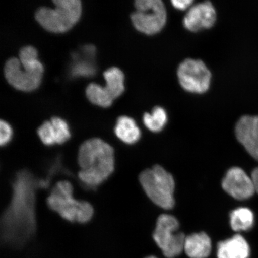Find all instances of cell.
I'll return each instance as SVG.
<instances>
[{
	"mask_svg": "<svg viewBox=\"0 0 258 258\" xmlns=\"http://www.w3.org/2000/svg\"><path fill=\"white\" fill-rule=\"evenodd\" d=\"M32 182L30 173H18L14 185V198L5 214V240L16 246L25 243L34 230V195Z\"/></svg>",
	"mask_w": 258,
	"mask_h": 258,
	"instance_id": "obj_1",
	"label": "cell"
},
{
	"mask_svg": "<svg viewBox=\"0 0 258 258\" xmlns=\"http://www.w3.org/2000/svg\"><path fill=\"white\" fill-rule=\"evenodd\" d=\"M79 177L87 186L95 187L107 179L114 170V151L98 138L90 139L80 148Z\"/></svg>",
	"mask_w": 258,
	"mask_h": 258,
	"instance_id": "obj_2",
	"label": "cell"
},
{
	"mask_svg": "<svg viewBox=\"0 0 258 258\" xmlns=\"http://www.w3.org/2000/svg\"><path fill=\"white\" fill-rule=\"evenodd\" d=\"M19 59L12 57L6 62L5 75L10 85L16 89L31 92L41 83L44 72L43 64L37 59L36 49L32 46L22 48Z\"/></svg>",
	"mask_w": 258,
	"mask_h": 258,
	"instance_id": "obj_3",
	"label": "cell"
},
{
	"mask_svg": "<svg viewBox=\"0 0 258 258\" xmlns=\"http://www.w3.org/2000/svg\"><path fill=\"white\" fill-rule=\"evenodd\" d=\"M73 185L70 182H57L48 197V207L66 220L86 223L93 217L92 206L86 201H77L73 198Z\"/></svg>",
	"mask_w": 258,
	"mask_h": 258,
	"instance_id": "obj_4",
	"label": "cell"
},
{
	"mask_svg": "<svg viewBox=\"0 0 258 258\" xmlns=\"http://www.w3.org/2000/svg\"><path fill=\"white\" fill-rule=\"evenodd\" d=\"M55 8L42 7L35 13V18L41 27L50 32L60 33L70 30L82 14L80 0H53Z\"/></svg>",
	"mask_w": 258,
	"mask_h": 258,
	"instance_id": "obj_5",
	"label": "cell"
},
{
	"mask_svg": "<svg viewBox=\"0 0 258 258\" xmlns=\"http://www.w3.org/2000/svg\"><path fill=\"white\" fill-rule=\"evenodd\" d=\"M140 180L148 198L164 209L173 208L175 180L169 172L159 165L141 173Z\"/></svg>",
	"mask_w": 258,
	"mask_h": 258,
	"instance_id": "obj_6",
	"label": "cell"
},
{
	"mask_svg": "<svg viewBox=\"0 0 258 258\" xmlns=\"http://www.w3.org/2000/svg\"><path fill=\"white\" fill-rule=\"evenodd\" d=\"M137 11L131 15L132 23L137 30L147 35L160 32L165 25L167 12L161 0H137Z\"/></svg>",
	"mask_w": 258,
	"mask_h": 258,
	"instance_id": "obj_7",
	"label": "cell"
},
{
	"mask_svg": "<svg viewBox=\"0 0 258 258\" xmlns=\"http://www.w3.org/2000/svg\"><path fill=\"white\" fill-rule=\"evenodd\" d=\"M179 227L178 221L173 216L163 214L157 219L154 240L167 258H175L184 250L186 236L177 233Z\"/></svg>",
	"mask_w": 258,
	"mask_h": 258,
	"instance_id": "obj_8",
	"label": "cell"
},
{
	"mask_svg": "<svg viewBox=\"0 0 258 258\" xmlns=\"http://www.w3.org/2000/svg\"><path fill=\"white\" fill-rule=\"evenodd\" d=\"M177 74L180 86L189 92L205 93L211 85V73L201 60L187 59L183 61Z\"/></svg>",
	"mask_w": 258,
	"mask_h": 258,
	"instance_id": "obj_9",
	"label": "cell"
},
{
	"mask_svg": "<svg viewBox=\"0 0 258 258\" xmlns=\"http://www.w3.org/2000/svg\"><path fill=\"white\" fill-rule=\"evenodd\" d=\"M222 186L228 195L240 201L249 199L256 192L251 177L237 167L228 171L222 180Z\"/></svg>",
	"mask_w": 258,
	"mask_h": 258,
	"instance_id": "obj_10",
	"label": "cell"
},
{
	"mask_svg": "<svg viewBox=\"0 0 258 258\" xmlns=\"http://www.w3.org/2000/svg\"><path fill=\"white\" fill-rule=\"evenodd\" d=\"M217 19L214 6L210 2L192 5L183 18V24L187 30L198 32L211 28Z\"/></svg>",
	"mask_w": 258,
	"mask_h": 258,
	"instance_id": "obj_11",
	"label": "cell"
},
{
	"mask_svg": "<svg viewBox=\"0 0 258 258\" xmlns=\"http://www.w3.org/2000/svg\"><path fill=\"white\" fill-rule=\"evenodd\" d=\"M235 132L247 152L258 161V116H243L237 122Z\"/></svg>",
	"mask_w": 258,
	"mask_h": 258,
	"instance_id": "obj_12",
	"label": "cell"
},
{
	"mask_svg": "<svg viewBox=\"0 0 258 258\" xmlns=\"http://www.w3.org/2000/svg\"><path fill=\"white\" fill-rule=\"evenodd\" d=\"M250 253L249 244L239 234L218 244V258H249Z\"/></svg>",
	"mask_w": 258,
	"mask_h": 258,
	"instance_id": "obj_13",
	"label": "cell"
},
{
	"mask_svg": "<svg viewBox=\"0 0 258 258\" xmlns=\"http://www.w3.org/2000/svg\"><path fill=\"white\" fill-rule=\"evenodd\" d=\"M212 250L211 238L205 233H195L186 237L184 250L189 258H206Z\"/></svg>",
	"mask_w": 258,
	"mask_h": 258,
	"instance_id": "obj_14",
	"label": "cell"
},
{
	"mask_svg": "<svg viewBox=\"0 0 258 258\" xmlns=\"http://www.w3.org/2000/svg\"><path fill=\"white\" fill-rule=\"evenodd\" d=\"M116 136L123 143L133 144L140 140L141 131L134 119L121 116L118 118L115 127Z\"/></svg>",
	"mask_w": 258,
	"mask_h": 258,
	"instance_id": "obj_15",
	"label": "cell"
},
{
	"mask_svg": "<svg viewBox=\"0 0 258 258\" xmlns=\"http://www.w3.org/2000/svg\"><path fill=\"white\" fill-rule=\"evenodd\" d=\"M106 80L104 88L113 100L117 98L124 91V76L117 67H112L104 73Z\"/></svg>",
	"mask_w": 258,
	"mask_h": 258,
	"instance_id": "obj_16",
	"label": "cell"
},
{
	"mask_svg": "<svg viewBox=\"0 0 258 258\" xmlns=\"http://www.w3.org/2000/svg\"><path fill=\"white\" fill-rule=\"evenodd\" d=\"M230 224L235 231L250 230L254 224V215L249 209L241 208L231 213Z\"/></svg>",
	"mask_w": 258,
	"mask_h": 258,
	"instance_id": "obj_17",
	"label": "cell"
},
{
	"mask_svg": "<svg viewBox=\"0 0 258 258\" xmlns=\"http://www.w3.org/2000/svg\"><path fill=\"white\" fill-rule=\"evenodd\" d=\"M143 121L145 126L150 131L153 132H160L167 123V113L163 108L156 106L151 113H145Z\"/></svg>",
	"mask_w": 258,
	"mask_h": 258,
	"instance_id": "obj_18",
	"label": "cell"
},
{
	"mask_svg": "<svg viewBox=\"0 0 258 258\" xmlns=\"http://www.w3.org/2000/svg\"><path fill=\"white\" fill-rule=\"evenodd\" d=\"M86 96L89 101L95 105L108 107L113 99L104 88L95 83H91L86 89Z\"/></svg>",
	"mask_w": 258,
	"mask_h": 258,
	"instance_id": "obj_19",
	"label": "cell"
},
{
	"mask_svg": "<svg viewBox=\"0 0 258 258\" xmlns=\"http://www.w3.org/2000/svg\"><path fill=\"white\" fill-rule=\"evenodd\" d=\"M54 135H55L56 144H62L71 137L69 125L66 121L59 117H53L51 120Z\"/></svg>",
	"mask_w": 258,
	"mask_h": 258,
	"instance_id": "obj_20",
	"label": "cell"
},
{
	"mask_svg": "<svg viewBox=\"0 0 258 258\" xmlns=\"http://www.w3.org/2000/svg\"><path fill=\"white\" fill-rule=\"evenodd\" d=\"M38 135L42 143L47 146L56 144L55 135L51 121H45L38 129Z\"/></svg>",
	"mask_w": 258,
	"mask_h": 258,
	"instance_id": "obj_21",
	"label": "cell"
},
{
	"mask_svg": "<svg viewBox=\"0 0 258 258\" xmlns=\"http://www.w3.org/2000/svg\"><path fill=\"white\" fill-rule=\"evenodd\" d=\"M95 69L92 64L88 62L77 61L73 67L72 73L74 76H90L95 73Z\"/></svg>",
	"mask_w": 258,
	"mask_h": 258,
	"instance_id": "obj_22",
	"label": "cell"
},
{
	"mask_svg": "<svg viewBox=\"0 0 258 258\" xmlns=\"http://www.w3.org/2000/svg\"><path fill=\"white\" fill-rule=\"evenodd\" d=\"M12 137V130L7 122L3 120L0 121V144L5 146L11 141Z\"/></svg>",
	"mask_w": 258,
	"mask_h": 258,
	"instance_id": "obj_23",
	"label": "cell"
},
{
	"mask_svg": "<svg viewBox=\"0 0 258 258\" xmlns=\"http://www.w3.org/2000/svg\"><path fill=\"white\" fill-rule=\"evenodd\" d=\"M193 2L192 0H173L171 2L174 7L180 11L189 9L192 6Z\"/></svg>",
	"mask_w": 258,
	"mask_h": 258,
	"instance_id": "obj_24",
	"label": "cell"
},
{
	"mask_svg": "<svg viewBox=\"0 0 258 258\" xmlns=\"http://www.w3.org/2000/svg\"><path fill=\"white\" fill-rule=\"evenodd\" d=\"M251 177L252 179L256 192L258 193V167L253 170Z\"/></svg>",
	"mask_w": 258,
	"mask_h": 258,
	"instance_id": "obj_25",
	"label": "cell"
},
{
	"mask_svg": "<svg viewBox=\"0 0 258 258\" xmlns=\"http://www.w3.org/2000/svg\"><path fill=\"white\" fill-rule=\"evenodd\" d=\"M145 258H157V257H156V256H148V257H145Z\"/></svg>",
	"mask_w": 258,
	"mask_h": 258,
	"instance_id": "obj_26",
	"label": "cell"
}]
</instances>
